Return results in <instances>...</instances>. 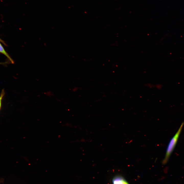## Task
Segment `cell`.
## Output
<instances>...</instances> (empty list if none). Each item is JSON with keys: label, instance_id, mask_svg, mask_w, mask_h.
<instances>
[{"label": "cell", "instance_id": "1", "mask_svg": "<svg viewBox=\"0 0 184 184\" xmlns=\"http://www.w3.org/2000/svg\"><path fill=\"white\" fill-rule=\"evenodd\" d=\"M184 125V122H183L177 132L170 140L167 148L165 157L162 161L163 164H165L167 162L176 145Z\"/></svg>", "mask_w": 184, "mask_h": 184}, {"label": "cell", "instance_id": "3", "mask_svg": "<svg viewBox=\"0 0 184 184\" xmlns=\"http://www.w3.org/2000/svg\"><path fill=\"white\" fill-rule=\"evenodd\" d=\"M0 52L5 55L9 60L11 62L13 63L14 62L12 59L5 50L3 47L0 43Z\"/></svg>", "mask_w": 184, "mask_h": 184}, {"label": "cell", "instance_id": "5", "mask_svg": "<svg viewBox=\"0 0 184 184\" xmlns=\"http://www.w3.org/2000/svg\"><path fill=\"white\" fill-rule=\"evenodd\" d=\"M0 41L2 42L4 44H5V43H4V42H3V41L0 38Z\"/></svg>", "mask_w": 184, "mask_h": 184}, {"label": "cell", "instance_id": "4", "mask_svg": "<svg viewBox=\"0 0 184 184\" xmlns=\"http://www.w3.org/2000/svg\"><path fill=\"white\" fill-rule=\"evenodd\" d=\"M4 95V91L3 90L0 96V109L1 107V101Z\"/></svg>", "mask_w": 184, "mask_h": 184}, {"label": "cell", "instance_id": "2", "mask_svg": "<svg viewBox=\"0 0 184 184\" xmlns=\"http://www.w3.org/2000/svg\"><path fill=\"white\" fill-rule=\"evenodd\" d=\"M112 182L113 184H129L124 178L119 176L114 177Z\"/></svg>", "mask_w": 184, "mask_h": 184}, {"label": "cell", "instance_id": "6", "mask_svg": "<svg viewBox=\"0 0 184 184\" xmlns=\"http://www.w3.org/2000/svg\"><path fill=\"white\" fill-rule=\"evenodd\" d=\"M1 63H0V64H1Z\"/></svg>", "mask_w": 184, "mask_h": 184}]
</instances>
